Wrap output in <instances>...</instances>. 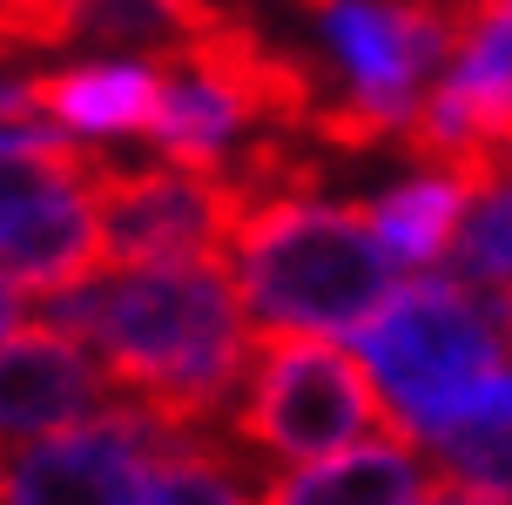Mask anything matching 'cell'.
Listing matches in <instances>:
<instances>
[{"mask_svg": "<svg viewBox=\"0 0 512 505\" xmlns=\"http://www.w3.org/2000/svg\"><path fill=\"white\" fill-rule=\"evenodd\" d=\"M41 324L88 344L115 398L142 404L155 425L189 445L230 425L256 344V330L243 324L236 270L223 256L169 270H108L68 297H48Z\"/></svg>", "mask_w": 512, "mask_h": 505, "instance_id": "6da1fadb", "label": "cell"}, {"mask_svg": "<svg viewBox=\"0 0 512 505\" xmlns=\"http://www.w3.org/2000/svg\"><path fill=\"white\" fill-rule=\"evenodd\" d=\"M398 256L384 250L371 202H277L236 236V290L256 330L331 337L364 330L398 297Z\"/></svg>", "mask_w": 512, "mask_h": 505, "instance_id": "7a4b0ae2", "label": "cell"}, {"mask_svg": "<svg viewBox=\"0 0 512 505\" xmlns=\"http://www.w3.org/2000/svg\"><path fill=\"white\" fill-rule=\"evenodd\" d=\"M223 431L256 465H310V458L351 452V445L418 452L411 425L391 411L371 371H358V357L331 337H290V330H256L250 378Z\"/></svg>", "mask_w": 512, "mask_h": 505, "instance_id": "3957f363", "label": "cell"}, {"mask_svg": "<svg viewBox=\"0 0 512 505\" xmlns=\"http://www.w3.org/2000/svg\"><path fill=\"white\" fill-rule=\"evenodd\" d=\"M364 364L378 371L391 411L411 425L418 445H432L438 431H452L472 411V398L486 391L499 371L506 337L492 324L486 297L459 277H418L384 303L378 317L358 330Z\"/></svg>", "mask_w": 512, "mask_h": 505, "instance_id": "277c9868", "label": "cell"}, {"mask_svg": "<svg viewBox=\"0 0 512 505\" xmlns=\"http://www.w3.org/2000/svg\"><path fill=\"white\" fill-rule=\"evenodd\" d=\"M102 216L108 270H169V263H216L236 250L250 202L230 182L182 176V169H95L88 182Z\"/></svg>", "mask_w": 512, "mask_h": 505, "instance_id": "5b68a950", "label": "cell"}, {"mask_svg": "<svg viewBox=\"0 0 512 505\" xmlns=\"http://www.w3.org/2000/svg\"><path fill=\"white\" fill-rule=\"evenodd\" d=\"M176 452H189V438L155 425L142 404L115 398L102 418L27 445L7 472V505H142Z\"/></svg>", "mask_w": 512, "mask_h": 505, "instance_id": "8992f818", "label": "cell"}, {"mask_svg": "<svg viewBox=\"0 0 512 505\" xmlns=\"http://www.w3.org/2000/svg\"><path fill=\"white\" fill-rule=\"evenodd\" d=\"M115 404L102 357L54 324H21L0 344V458L14 445H48Z\"/></svg>", "mask_w": 512, "mask_h": 505, "instance_id": "52a82bcc", "label": "cell"}, {"mask_svg": "<svg viewBox=\"0 0 512 505\" xmlns=\"http://www.w3.org/2000/svg\"><path fill=\"white\" fill-rule=\"evenodd\" d=\"M34 115H54L88 135H149L162 115V81L155 68H61V75L27 81Z\"/></svg>", "mask_w": 512, "mask_h": 505, "instance_id": "ba28073f", "label": "cell"}, {"mask_svg": "<svg viewBox=\"0 0 512 505\" xmlns=\"http://www.w3.org/2000/svg\"><path fill=\"white\" fill-rule=\"evenodd\" d=\"M425 485L432 479L418 472V458L405 445H371V452H351L337 465L277 479L256 505H418Z\"/></svg>", "mask_w": 512, "mask_h": 505, "instance_id": "9c48e42d", "label": "cell"}, {"mask_svg": "<svg viewBox=\"0 0 512 505\" xmlns=\"http://www.w3.org/2000/svg\"><path fill=\"white\" fill-rule=\"evenodd\" d=\"M95 155L81 142H61L48 128H0V250L7 236L61 189H88L95 182Z\"/></svg>", "mask_w": 512, "mask_h": 505, "instance_id": "30bf717a", "label": "cell"}, {"mask_svg": "<svg viewBox=\"0 0 512 505\" xmlns=\"http://www.w3.org/2000/svg\"><path fill=\"white\" fill-rule=\"evenodd\" d=\"M432 479L512 499V371L492 378L459 425L432 438Z\"/></svg>", "mask_w": 512, "mask_h": 505, "instance_id": "8fae6325", "label": "cell"}, {"mask_svg": "<svg viewBox=\"0 0 512 505\" xmlns=\"http://www.w3.org/2000/svg\"><path fill=\"white\" fill-rule=\"evenodd\" d=\"M236 7L223 0H81V34L88 48H128L155 61V54L182 48V41H203L230 21Z\"/></svg>", "mask_w": 512, "mask_h": 505, "instance_id": "7c38bea8", "label": "cell"}, {"mask_svg": "<svg viewBox=\"0 0 512 505\" xmlns=\"http://www.w3.org/2000/svg\"><path fill=\"white\" fill-rule=\"evenodd\" d=\"M465 209H472V196L452 189L445 176H411V182H398L391 196L371 202L384 250L398 256L405 270L452 256V243H459V229H465Z\"/></svg>", "mask_w": 512, "mask_h": 505, "instance_id": "4fadbf2b", "label": "cell"}, {"mask_svg": "<svg viewBox=\"0 0 512 505\" xmlns=\"http://www.w3.org/2000/svg\"><path fill=\"white\" fill-rule=\"evenodd\" d=\"M270 485H277L270 465H256L250 452H236L230 431H216V438H203V445H189V452L169 458V465L155 472L142 505H256Z\"/></svg>", "mask_w": 512, "mask_h": 505, "instance_id": "5bb4252c", "label": "cell"}, {"mask_svg": "<svg viewBox=\"0 0 512 505\" xmlns=\"http://www.w3.org/2000/svg\"><path fill=\"white\" fill-rule=\"evenodd\" d=\"M438 277H459V283L512 297V182H499L492 196H479L465 209V229L452 243V256L438 263Z\"/></svg>", "mask_w": 512, "mask_h": 505, "instance_id": "9a60e30c", "label": "cell"}, {"mask_svg": "<svg viewBox=\"0 0 512 505\" xmlns=\"http://www.w3.org/2000/svg\"><path fill=\"white\" fill-rule=\"evenodd\" d=\"M14 330H21V290H14V283L0 277V344H7Z\"/></svg>", "mask_w": 512, "mask_h": 505, "instance_id": "2e32d148", "label": "cell"}, {"mask_svg": "<svg viewBox=\"0 0 512 505\" xmlns=\"http://www.w3.org/2000/svg\"><path fill=\"white\" fill-rule=\"evenodd\" d=\"M432 492L445 505H512V499H492V492H465V485H445V479H432Z\"/></svg>", "mask_w": 512, "mask_h": 505, "instance_id": "e0dca14e", "label": "cell"}, {"mask_svg": "<svg viewBox=\"0 0 512 505\" xmlns=\"http://www.w3.org/2000/svg\"><path fill=\"white\" fill-rule=\"evenodd\" d=\"M0 61H7V48H0Z\"/></svg>", "mask_w": 512, "mask_h": 505, "instance_id": "ac0fdd59", "label": "cell"}]
</instances>
